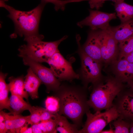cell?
Returning a JSON list of instances; mask_svg holds the SVG:
<instances>
[{
    "instance_id": "7402d4cb",
    "label": "cell",
    "mask_w": 133,
    "mask_h": 133,
    "mask_svg": "<svg viewBox=\"0 0 133 133\" xmlns=\"http://www.w3.org/2000/svg\"><path fill=\"white\" fill-rule=\"evenodd\" d=\"M112 122L115 128L114 133H130V123L127 120L119 117Z\"/></svg>"
},
{
    "instance_id": "d6986e66",
    "label": "cell",
    "mask_w": 133,
    "mask_h": 133,
    "mask_svg": "<svg viewBox=\"0 0 133 133\" xmlns=\"http://www.w3.org/2000/svg\"><path fill=\"white\" fill-rule=\"evenodd\" d=\"M54 115V118L56 121L57 131L61 133H78L79 129L77 126L69 122L66 116L58 113Z\"/></svg>"
},
{
    "instance_id": "74e56055",
    "label": "cell",
    "mask_w": 133,
    "mask_h": 133,
    "mask_svg": "<svg viewBox=\"0 0 133 133\" xmlns=\"http://www.w3.org/2000/svg\"><path fill=\"white\" fill-rule=\"evenodd\" d=\"M130 89L133 92V82H131L127 83Z\"/></svg>"
},
{
    "instance_id": "9c48e42d",
    "label": "cell",
    "mask_w": 133,
    "mask_h": 133,
    "mask_svg": "<svg viewBox=\"0 0 133 133\" xmlns=\"http://www.w3.org/2000/svg\"><path fill=\"white\" fill-rule=\"evenodd\" d=\"M47 63L55 76L60 81L70 82L73 79L79 78V75L74 71L70 63L64 57L59 51L50 58Z\"/></svg>"
},
{
    "instance_id": "30bf717a",
    "label": "cell",
    "mask_w": 133,
    "mask_h": 133,
    "mask_svg": "<svg viewBox=\"0 0 133 133\" xmlns=\"http://www.w3.org/2000/svg\"><path fill=\"white\" fill-rule=\"evenodd\" d=\"M89 11L88 16L77 23L79 27L82 28L88 26L93 31L104 29L110 26L109 23L110 21L116 18L115 13H108L91 9L89 10Z\"/></svg>"
},
{
    "instance_id": "836d02e7",
    "label": "cell",
    "mask_w": 133,
    "mask_h": 133,
    "mask_svg": "<svg viewBox=\"0 0 133 133\" xmlns=\"http://www.w3.org/2000/svg\"><path fill=\"white\" fill-rule=\"evenodd\" d=\"M110 128L109 130H103L100 133H114V130L111 126V125H110Z\"/></svg>"
},
{
    "instance_id": "7a4b0ae2",
    "label": "cell",
    "mask_w": 133,
    "mask_h": 133,
    "mask_svg": "<svg viewBox=\"0 0 133 133\" xmlns=\"http://www.w3.org/2000/svg\"><path fill=\"white\" fill-rule=\"evenodd\" d=\"M7 0H0V7L5 8L9 13L7 16L13 21L15 26L14 34L24 38L39 36V25L44 7L47 4L41 1L37 6L28 11L15 9L5 3Z\"/></svg>"
},
{
    "instance_id": "8d00e7d4",
    "label": "cell",
    "mask_w": 133,
    "mask_h": 133,
    "mask_svg": "<svg viewBox=\"0 0 133 133\" xmlns=\"http://www.w3.org/2000/svg\"><path fill=\"white\" fill-rule=\"evenodd\" d=\"M5 121V119L4 116L2 113H0V123Z\"/></svg>"
},
{
    "instance_id": "ba28073f",
    "label": "cell",
    "mask_w": 133,
    "mask_h": 133,
    "mask_svg": "<svg viewBox=\"0 0 133 133\" xmlns=\"http://www.w3.org/2000/svg\"><path fill=\"white\" fill-rule=\"evenodd\" d=\"M24 65L28 66L46 86L47 91L54 92L56 91L61 85L59 79L55 76L50 69L41 63L33 60L26 57H22Z\"/></svg>"
},
{
    "instance_id": "1f68e13d",
    "label": "cell",
    "mask_w": 133,
    "mask_h": 133,
    "mask_svg": "<svg viewBox=\"0 0 133 133\" xmlns=\"http://www.w3.org/2000/svg\"><path fill=\"white\" fill-rule=\"evenodd\" d=\"M8 132L5 121L0 123V133H5Z\"/></svg>"
},
{
    "instance_id": "5b68a950",
    "label": "cell",
    "mask_w": 133,
    "mask_h": 133,
    "mask_svg": "<svg viewBox=\"0 0 133 133\" xmlns=\"http://www.w3.org/2000/svg\"><path fill=\"white\" fill-rule=\"evenodd\" d=\"M86 114V121L78 133H100L108 124L119 116L118 112L113 106L103 112L98 111L93 114L89 110Z\"/></svg>"
},
{
    "instance_id": "ffe728a7",
    "label": "cell",
    "mask_w": 133,
    "mask_h": 133,
    "mask_svg": "<svg viewBox=\"0 0 133 133\" xmlns=\"http://www.w3.org/2000/svg\"><path fill=\"white\" fill-rule=\"evenodd\" d=\"M9 105L12 114H20L26 110L29 111L32 106L24 101L23 98L13 94L9 98Z\"/></svg>"
},
{
    "instance_id": "4316f807",
    "label": "cell",
    "mask_w": 133,
    "mask_h": 133,
    "mask_svg": "<svg viewBox=\"0 0 133 133\" xmlns=\"http://www.w3.org/2000/svg\"><path fill=\"white\" fill-rule=\"evenodd\" d=\"M38 108L40 115L41 121H47L50 119L54 118V114H53L46 109L38 106Z\"/></svg>"
},
{
    "instance_id": "cb8c5ba5",
    "label": "cell",
    "mask_w": 133,
    "mask_h": 133,
    "mask_svg": "<svg viewBox=\"0 0 133 133\" xmlns=\"http://www.w3.org/2000/svg\"><path fill=\"white\" fill-rule=\"evenodd\" d=\"M12 117L16 133H19L21 129L27 123L28 116H24L19 114H12Z\"/></svg>"
},
{
    "instance_id": "f1b7e54d",
    "label": "cell",
    "mask_w": 133,
    "mask_h": 133,
    "mask_svg": "<svg viewBox=\"0 0 133 133\" xmlns=\"http://www.w3.org/2000/svg\"><path fill=\"white\" fill-rule=\"evenodd\" d=\"M109 0L114 1L117 0H89L88 1L91 8H96L98 10L102 7L106 1Z\"/></svg>"
},
{
    "instance_id": "5bb4252c",
    "label": "cell",
    "mask_w": 133,
    "mask_h": 133,
    "mask_svg": "<svg viewBox=\"0 0 133 133\" xmlns=\"http://www.w3.org/2000/svg\"><path fill=\"white\" fill-rule=\"evenodd\" d=\"M109 29L118 43L133 35V18L117 26Z\"/></svg>"
},
{
    "instance_id": "e575fe53",
    "label": "cell",
    "mask_w": 133,
    "mask_h": 133,
    "mask_svg": "<svg viewBox=\"0 0 133 133\" xmlns=\"http://www.w3.org/2000/svg\"><path fill=\"white\" fill-rule=\"evenodd\" d=\"M130 123V132L133 133V119L129 121Z\"/></svg>"
},
{
    "instance_id": "e0dca14e",
    "label": "cell",
    "mask_w": 133,
    "mask_h": 133,
    "mask_svg": "<svg viewBox=\"0 0 133 133\" xmlns=\"http://www.w3.org/2000/svg\"><path fill=\"white\" fill-rule=\"evenodd\" d=\"M117 16L121 23L126 22L133 18V6L129 4L124 0L113 1Z\"/></svg>"
},
{
    "instance_id": "ac0fdd59",
    "label": "cell",
    "mask_w": 133,
    "mask_h": 133,
    "mask_svg": "<svg viewBox=\"0 0 133 133\" xmlns=\"http://www.w3.org/2000/svg\"><path fill=\"white\" fill-rule=\"evenodd\" d=\"M7 75V73L0 72V111L6 109L12 114V111L9 105V98L8 96L9 92L10 91L9 87L8 84H7L5 81Z\"/></svg>"
},
{
    "instance_id": "7c38bea8",
    "label": "cell",
    "mask_w": 133,
    "mask_h": 133,
    "mask_svg": "<svg viewBox=\"0 0 133 133\" xmlns=\"http://www.w3.org/2000/svg\"><path fill=\"white\" fill-rule=\"evenodd\" d=\"M111 64L116 79L123 83L133 82V63L122 58L116 60Z\"/></svg>"
},
{
    "instance_id": "8992f818",
    "label": "cell",
    "mask_w": 133,
    "mask_h": 133,
    "mask_svg": "<svg viewBox=\"0 0 133 133\" xmlns=\"http://www.w3.org/2000/svg\"><path fill=\"white\" fill-rule=\"evenodd\" d=\"M77 41L79 47L78 52L81 59V78L83 86L87 88L89 83L93 84L103 77L101 73V63L85 54L81 49L78 39H77Z\"/></svg>"
},
{
    "instance_id": "6da1fadb",
    "label": "cell",
    "mask_w": 133,
    "mask_h": 133,
    "mask_svg": "<svg viewBox=\"0 0 133 133\" xmlns=\"http://www.w3.org/2000/svg\"><path fill=\"white\" fill-rule=\"evenodd\" d=\"M87 89L83 86L63 84L54 92L59 100L58 114L70 119L79 130L83 126V116L90 108L88 103Z\"/></svg>"
},
{
    "instance_id": "d6a6232c",
    "label": "cell",
    "mask_w": 133,
    "mask_h": 133,
    "mask_svg": "<svg viewBox=\"0 0 133 133\" xmlns=\"http://www.w3.org/2000/svg\"><path fill=\"white\" fill-rule=\"evenodd\" d=\"M122 58H125L130 63H133V51Z\"/></svg>"
},
{
    "instance_id": "4fadbf2b",
    "label": "cell",
    "mask_w": 133,
    "mask_h": 133,
    "mask_svg": "<svg viewBox=\"0 0 133 133\" xmlns=\"http://www.w3.org/2000/svg\"><path fill=\"white\" fill-rule=\"evenodd\" d=\"M80 46L83 51L93 59L101 63L103 62L100 49L98 42L96 31L91 30L84 45Z\"/></svg>"
},
{
    "instance_id": "603a6c76",
    "label": "cell",
    "mask_w": 133,
    "mask_h": 133,
    "mask_svg": "<svg viewBox=\"0 0 133 133\" xmlns=\"http://www.w3.org/2000/svg\"><path fill=\"white\" fill-rule=\"evenodd\" d=\"M45 104L46 109L53 114L58 113L59 110V100L55 96H48L45 101Z\"/></svg>"
},
{
    "instance_id": "44dd1931",
    "label": "cell",
    "mask_w": 133,
    "mask_h": 133,
    "mask_svg": "<svg viewBox=\"0 0 133 133\" xmlns=\"http://www.w3.org/2000/svg\"><path fill=\"white\" fill-rule=\"evenodd\" d=\"M119 58L121 59L133 51V35L119 43Z\"/></svg>"
},
{
    "instance_id": "52a82bcc",
    "label": "cell",
    "mask_w": 133,
    "mask_h": 133,
    "mask_svg": "<svg viewBox=\"0 0 133 133\" xmlns=\"http://www.w3.org/2000/svg\"><path fill=\"white\" fill-rule=\"evenodd\" d=\"M109 27L105 29L96 30L103 62L106 64L111 63L116 60L119 52L118 43Z\"/></svg>"
},
{
    "instance_id": "8fae6325",
    "label": "cell",
    "mask_w": 133,
    "mask_h": 133,
    "mask_svg": "<svg viewBox=\"0 0 133 133\" xmlns=\"http://www.w3.org/2000/svg\"><path fill=\"white\" fill-rule=\"evenodd\" d=\"M113 106L115 107L119 115V117L128 121L133 119V92L126 90L125 87L114 99Z\"/></svg>"
},
{
    "instance_id": "484cf974",
    "label": "cell",
    "mask_w": 133,
    "mask_h": 133,
    "mask_svg": "<svg viewBox=\"0 0 133 133\" xmlns=\"http://www.w3.org/2000/svg\"><path fill=\"white\" fill-rule=\"evenodd\" d=\"M47 3H50L54 5V9L56 11L61 10L64 11L65 9L66 5L68 3L72 2L73 0H41Z\"/></svg>"
},
{
    "instance_id": "f546056e",
    "label": "cell",
    "mask_w": 133,
    "mask_h": 133,
    "mask_svg": "<svg viewBox=\"0 0 133 133\" xmlns=\"http://www.w3.org/2000/svg\"><path fill=\"white\" fill-rule=\"evenodd\" d=\"M33 133H42L43 132L37 124H33L31 126Z\"/></svg>"
},
{
    "instance_id": "2e32d148",
    "label": "cell",
    "mask_w": 133,
    "mask_h": 133,
    "mask_svg": "<svg viewBox=\"0 0 133 133\" xmlns=\"http://www.w3.org/2000/svg\"><path fill=\"white\" fill-rule=\"evenodd\" d=\"M24 78L23 75L17 78L10 77L8 78V84L11 94L25 98L28 102L29 95L25 89Z\"/></svg>"
},
{
    "instance_id": "d590c367",
    "label": "cell",
    "mask_w": 133,
    "mask_h": 133,
    "mask_svg": "<svg viewBox=\"0 0 133 133\" xmlns=\"http://www.w3.org/2000/svg\"><path fill=\"white\" fill-rule=\"evenodd\" d=\"M33 131L31 127H28L24 133H32Z\"/></svg>"
},
{
    "instance_id": "277c9868",
    "label": "cell",
    "mask_w": 133,
    "mask_h": 133,
    "mask_svg": "<svg viewBox=\"0 0 133 133\" xmlns=\"http://www.w3.org/2000/svg\"><path fill=\"white\" fill-rule=\"evenodd\" d=\"M67 37L66 35L58 40L52 42L42 41L43 35L24 38L27 42L18 49V56L22 58L27 57L37 62L47 63L50 58L59 51L58 47L60 43Z\"/></svg>"
},
{
    "instance_id": "d4e9b609",
    "label": "cell",
    "mask_w": 133,
    "mask_h": 133,
    "mask_svg": "<svg viewBox=\"0 0 133 133\" xmlns=\"http://www.w3.org/2000/svg\"><path fill=\"white\" fill-rule=\"evenodd\" d=\"M30 114L28 116L27 123L31 125L38 124L41 121L38 106H32L29 111Z\"/></svg>"
},
{
    "instance_id": "3957f363",
    "label": "cell",
    "mask_w": 133,
    "mask_h": 133,
    "mask_svg": "<svg viewBox=\"0 0 133 133\" xmlns=\"http://www.w3.org/2000/svg\"><path fill=\"white\" fill-rule=\"evenodd\" d=\"M123 83L115 77L109 76L93 84L88 100L90 108L95 112L112 107L115 98L125 87Z\"/></svg>"
},
{
    "instance_id": "9a60e30c",
    "label": "cell",
    "mask_w": 133,
    "mask_h": 133,
    "mask_svg": "<svg viewBox=\"0 0 133 133\" xmlns=\"http://www.w3.org/2000/svg\"><path fill=\"white\" fill-rule=\"evenodd\" d=\"M25 78V90L32 99L38 98V90L41 81L30 67L28 69Z\"/></svg>"
},
{
    "instance_id": "83f0119b",
    "label": "cell",
    "mask_w": 133,
    "mask_h": 133,
    "mask_svg": "<svg viewBox=\"0 0 133 133\" xmlns=\"http://www.w3.org/2000/svg\"><path fill=\"white\" fill-rule=\"evenodd\" d=\"M46 125L47 133H55L57 131L56 129V122L54 118L45 121Z\"/></svg>"
},
{
    "instance_id": "4dcf8cb0",
    "label": "cell",
    "mask_w": 133,
    "mask_h": 133,
    "mask_svg": "<svg viewBox=\"0 0 133 133\" xmlns=\"http://www.w3.org/2000/svg\"><path fill=\"white\" fill-rule=\"evenodd\" d=\"M37 124L43 133H47L45 121H41Z\"/></svg>"
}]
</instances>
